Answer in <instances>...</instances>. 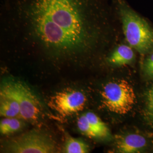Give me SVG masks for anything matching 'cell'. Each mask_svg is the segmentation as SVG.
Instances as JSON below:
<instances>
[{"instance_id":"6da1fadb","label":"cell","mask_w":153,"mask_h":153,"mask_svg":"<svg viewBox=\"0 0 153 153\" xmlns=\"http://www.w3.org/2000/svg\"><path fill=\"white\" fill-rule=\"evenodd\" d=\"M3 15L47 54H90L107 41L117 19L112 0H5Z\"/></svg>"},{"instance_id":"7a4b0ae2","label":"cell","mask_w":153,"mask_h":153,"mask_svg":"<svg viewBox=\"0 0 153 153\" xmlns=\"http://www.w3.org/2000/svg\"><path fill=\"white\" fill-rule=\"evenodd\" d=\"M126 43L142 55L153 51V27L126 0H112Z\"/></svg>"},{"instance_id":"3957f363","label":"cell","mask_w":153,"mask_h":153,"mask_svg":"<svg viewBox=\"0 0 153 153\" xmlns=\"http://www.w3.org/2000/svg\"><path fill=\"white\" fill-rule=\"evenodd\" d=\"M100 94L104 106L109 111L119 115L129 113L136 101L133 88L124 79L108 82Z\"/></svg>"},{"instance_id":"277c9868","label":"cell","mask_w":153,"mask_h":153,"mask_svg":"<svg viewBox=\"0 0 153 153\" xmlns=\"http://www.w3.org/2000/svg\"><path fill=\"white\" fill-rule=\"evenodd\" d=\"M0 95L15 99L21 108V119L29 121L37 120L42 112V105L30 88L20 81L13 80L3 84Z\"/></svg>"},{"instance_id":"5b68a950","label":"cell","mask_w":153,"mask_h":153,"mask_svg":"<svg viewBox=\"0 0 153 153\" xmlns=\"http://www.w3.org/2000/svg\"><path fill=\"white\" fill-rule=\"evenodd\" d=\"M55 142L47 134L29 131L11 140L7 151L13 153H52L56 152Z\"/></svg>"},{"instance_id":"8992f818","label":"cell","mask_w":153,"mask_h":153,"mask_svg":"<svg viewBox=\"0 0 153 153\" xmlns=\"http://www.w3.org/2000/svg\"><path fill=\"white\" fill-rule=\"evenodd\" d=\"M87 102L86 95L76 90H64L49 99V107L62 116L66 117L81 111Z\"/></svg>"},{"instance_id":"52a82bcc","label":"cell","mask_w":153,"mask_h":153,"mask_svg":"<svg viewBox=\"0 0 153 153\" xmlns=\"http://www.w3.org/2000/svg\"><path fill=\"white\" fill-rule=\"evenodd\" d=\"M147 145V140L143 136L137 134H129L117 140L116 148L119 153H140L146 148Z\"/></svg>"},{"instance_id":"ba28073f","label":"cell","mask_w":153,"mask_h":153,"mask_svg":"<svg viewBox=\"0 0 153 153\" xmlns=\"http://www.w3.org/2000/svg\"><path fill=\"white\" fill-rule=\"evenodd\" d=\"M136 51L128 43L116 46L107 57L110 64L117 66L131 64L136 58Z\"/></svg>"},{"instance_id":"9c48e42d","label":"cell","mask_w":153,"mask_h":153,"mask_svg":"<svg viewBox=\"0 0 153 153\" xmlns=\"http://www.w3.org/2000/svg\"><path fill=\"white\" fill-rule=\"evenodd\" d=\"M0 115L4 117L21 119V108L15 99L0 95Z\"/></svg>"},{"instance_id":"30bf717a","label":"cell","mask_w":153,"mask_h":153,"mask_svg":"<svg viewBox=\"0 0 153 153\" xmlns=\"http://www.w3.org/2000/svg\"><path fill=\"white\" fill-rule=\"evenodd\" d=\"M85 114L96 133L97 138L107 140L111 137L109 128L99 116L91 112H88Z\"/></svg>"},{"instance_id":"8fae6325","label":"cell","mask_w":153,"mask_h":153,"mask_svg":"<svg viewBox=\"0 0 153 153\" xmlns=\"http://www.w3.org/2000/svg\"><path fill=\"white\" fill-rule=\"evenodd\" d=\"M20 119L5 117L0 122V132L2 135H8L19 131L23 126Z\"/></svg>"},{"instance_id":"7c38bea8","label":"cell","mask_w":153,"mask_h":153,"mask_svg":"<svg viewBox=\"0 0 153 153\" xmlns=\"http://www.w3.org/2000/svg\"><path fill=\"white\" fill-rule=\"evenodd\" d=\"M64 152L66 153H88L89 147L81 139L68 137L64 145Z\"/></svg>"},{"instance_id":"4fadbf2b","label":"cell","mask_w":153,"mask_h":153,"mask_svg":"<svg viewBox=\"0 0 153 153\" xmlns=\"http://www.w3.org/2000/svg\"><path fill=\"white\" fill-rule=\"evenodd\" d=\"M77 126L79 131L83 135L93 138H97V136L93 128L90 124L85 114L81 115L77 120Z\"/></svg>"},{"instance_id":"5bb4252c","label":"cell","mask_w":153,"mask_h":153,"mask_svg":"<svg viewBox=\"0 0 153 153\" xmlns=\"http://www.w3.org/2000/svg\"><path fill=\"white\" fill-rule=\"evenodd\" d=\"M145 115L148 119L153 123V86L148 90L146 95Z\"/></svg>"},{"instance_id":"9a60e30c","label":"cell","mask_w":153,"mask_h":153,"mask_svg":"<svg viewBox=\"0 0 153 153\" xmlns=\"http://www.w3.org/2000/svg\"><path fill=\"white\" fill-rule=\"evenodd\" d=\"M147 55L143 65V74L148 78H153V51Z\"/></svg>"}]
</instances>
